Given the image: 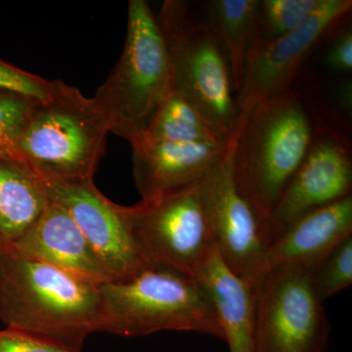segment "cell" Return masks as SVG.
Returning a JSON list of instances; mask_svg holds the SVG:
<instances>
[{
    "label": "cell",
    "mask_w": 352,
    "mask_h": 352,
    "mask_svg": "<svg viewBox=\"0 0 352 352\" xmlns=\"http://www.w3.org/2000/svg\"><path fill=\"white\" fill-rule=\"evenodd\" d=\"M0 319L6 328L82 351L88 336L101 332L100 284L50 264L3 254Z\"/></svg>",
    "instance_id": "6da1fadb"
},
{
    "label": "cell",
    "mask_w": 352,
    "mask_h": 352,
    "mask_svg": "<svg viewBox=\"0 0 352 352\" xmlns=\"http://www.w3.org/2000/svg\"><path fill=\"white\" fill-rule=\"evenodd\" d=\"M315 295L324 302L352 284V236L342 241L311 270Z\"/></svg>",
    "instance_id": "7402d4cb"
},
{
    "label": "cell",
    "mask_w": 352,
    "mask_h": 352,
    "mask_svg": "<svg viewBox=\"0 0 352 352\" xmlns=\"http://www.w3.org/2000/svg\"><path fill=\"white\" fill-rule=\"evenodd\" d=\"M7 254L50 264L96 284L113 281L71 215L53 201Z\"/></svg>",
    "instance_id": "5bb4252c"
},
{
    "label": "cell",
    "mask_w": 352,
    "mask_h": 352,
    "mask_svg": "<svg viewBox=\"0 0 352 352\" xmlns=\"http://www.w3.org/2000/svg\"><path fill=\"white\" fill-rule=\"evenodd\" d=\"M175 89L156 15L145 0H131L124 50L92 98L110 120L111 133L132 144Z\"/></svg>",
    "instance_id": "277c9868"
},
{
    "label": "cell",
    "mask_w": 352,
    "mask_h": 352,
    "mask_svg": "<svg viewBox=\"0 0 352 352\" xmlns=\"http://www.w3.org/2000/svg\"><path fill=\"white\" fill-rule=\"evenodd\" d=\"M351 0H323L295 31L250 50L237 94L240 113L258 102L291 90L310 52L349 16Z\"/></svg>",
    "instance_id": "8fae6325"
},
{
    "label": "cell",
    "mask_w": 352,
    "mask_h": 352,
    "mask_svg": "<svg viewBox=\"0 0 352 352\" xmlns=\"http://www.w3.org/2000/svg\"><path fill=\"white\" fill-rule=\"evenodd\" d=\"M156 18L176 89L230 138L239 126V107L228 62L203 11L189 1L166 0Z\"/></svg>",
    "instance_id": "8992f818"
},
{
    "label": "cell",
    "mask_w": 352,
    "mask_h": 352,
    "mask_svg": "<svg viewBox=\"0 0 352 352\" xmlns=\"http://www.w3.org/2000/svg\"><path fill=\"white\" fill-rule=\"evenodd\" d=\"M337 101L339 106L344 112L351 115L352 108V88L351 80H346L338 88Z\"/></svg>",
    "instance_id": "484cf974"
},
{
    "label": "cell",
    "mask_w": 352,
    "mask_h": 352,
    "mask_svg": "<svg viewBox=\"0 0 352 352\" xmlns=\"http://www.w3.org/2000/svg\"><path fill=\"white\" fill-rule=\"evenodd\" d=\"M326 66L335 73L351 75L352 69L351 29L344 30L333 38L325 58Z\"/></svg>",
    "instance_id": "d4e9b609"
},
{
    "label": "cell",
    "mask_w": 352,
    "mask_h": 352,
    "mask_svg": "<svg viewBox=\"0 0 352 352\" xmlns=\"http://www.w3.org/2000/svg\"><path fill=\"white\" fill-rule=\"evenodd\" d=\"M322 2L323 0H259L256 32L251 48L295 31Z\"/></svg>",
    "instance_id": "ffe728a7"
},
{
    "label": "cell",
    "mask_w": 352,
    "mask_h": 352,
    "mask_svg": "<svg viewBox=\"0 0 352 352\" xmlns=\"http://www.w3.org/2000/svg\"><path fill=\"white\" fill-rule=\"evenodd\" d=\"M310 113L293 90L264 99L240 113L233 166L240 193L263 229L314 138Z\"/></svg>",
    "instance_id": "7a4b0ae2"
},
{
    "label": "cell",
    "mask_w": 352,
    "mask_h": 352,
    "mask_svg": "<svg viewBox=\"0 0 352 352\" xmlns=\"http://www.w3.org/2000/svg\"><path fill=\"white\" fill-rule=\"evenodd\" d=\"M101 332L142 337L162 331L224 340L212 302L192 277L161 267L100 285Z\"/></svg>",
    "instance_id": "5b68a950"
},
{
    "label": "cell",
    "mask_w": 352,
    "mask_h": 352,
    "mask_svg": "<svg viewBox=\"0 0 352 352\" xmlns=\"http://www.w3.org/2000/svg\"><path fill=\"white\" fill-rule=\"evenodd\" d=\"M230 138L222 135L195 104L175 88L140 139L189 144H222Z\"/></svg>",
    "instance_id": "d6986e66"
},
{
    "label": "cell",
    "mask_w": 352,
    "mask_h": 352,
    "mask_svg": "<svg viewBox=\"0 0 352 352\" xmlns=\"http://www.w3.org/2000/svg\"><path fill=\"white\" fill-rule=\"evenodd\" d=\"M230 139L222 144L145 139L132 143V168L141 201L154 200L199 182L223 156Z\"/></svg>",
    "instance_id": "4fadbf2b"
},
{
    "label": "cell",
    "mask_w": 352,
    "mask_h": 352,
    "mask_svg": "<svg viewBox=\"0 0 352 352\" xmlns=\"http://www.w3.org/2000/svg\"><path fill=\"white\" fill-rule=\"evenodd\" d=\"M236 134L237 131L231 136L223 156L201 178V194L220 256L235 274L256 291L270 273L267 245L263 223L236 184Z\"/></svg>",
    "instance_id": "9c48e42d"
},
{
    "label": "cell",
    "mask_w": 352,
    "mask_h": 352,
    "mask_svg": "<svg viewBox=\"0 0 352 352\" xmlns=\"http://www.w3.org/2000/svg\"><path fill=\"white\" fill-rule=\"evenodd\" d=\"M50 201L38 171L16 155H0V256L31 230Z\"/></svg>",
    "instance_id": "e0dca14e"
},
{
    "label": "cell",
    "mask_w": 352,
    "mask_h": 352,
    "mask_svg": "<svg viewBox=\"0 0 352 352\" xmlns=\"http://www.w3.org/2000/svg\"><path fill=\"white\" fill-rule=\"evenodd\" d=\"M352 236V195L294 220L267 248L268 268L298 266L314 270Z\"/></svg>",
    "instance_id": "9a60e30c"
},
{
    "label": "cell",
    "mask_w": 352,
    "mask_h": 352,
    "mask_svg": "<svg viewBox=\"0 0 352 352\" xmlns=\"http://www.w3.org/2000/svg\"><path fill=\"white\" fill-rule=\"evenodd\" d=\"M41 101L0 88V155H16L20 139Z\"/></svg>",
    "instance_id": "44dd1931"
},
{
    "label": "cell",
    "mask_w": 352,
    "mask_h": 352,
    "mask_svg": "<svg viewBox=\"0 0 352 352\" xmlns=\"http://www.w3.org/2000/svg\"><path fill=\"white\" fill-rule=\"evenodd\" d=\"M110 120L94 98L53 80L18 144L16 156L45 179L92 182L106 151Z\"/></svg>",
    "instance_id": "3957f363"
},
{
    "label": "cell",
    "mask_w": 352,
    "mask_h": 352,
    "mask_svg": "<svg viewBox=\"0 0 352 352\" xmlns=\"http://www.w3.org/2000/svg\"><path fill=\"white\" fill-rule=\"evenodd\" d=\"M351 147L335 132H315L300 168L263 226L266 245L294 220L351 195Z\"/></svg>",
    "instance_id": "7c38bea8"
},
{
    "label": "cell",
    "mask_w": 352,
    "mask_h": 352,
    "mask_svg": "<svg viewBox=\"0 0 352 352\" xmlns=\"http://www.w3.org/2000/svg\"><path fill=\"white\" fill-rule=\"evenodd\" d=\"M254 352H326L331 324L315 295L311 270H271L256 291Z\"/></svg>",
    "instance_id": "ba28073f"
},
{
    "label": "cell",
    "mask_w": 352,
    "mask_h": 352,
    "mask_svg": "<svg viewBox=\"0 0 352 352\" xmlns=\"http://www.w3.org/2000/svg\"><path fill=\"white\" fill-rule=\"evenodd\" d=\"M43 179L51 201L71 215L113 281L129 279L154 267L134 236L126 207L109 200L94 180Z\"/></svg>",
    "instance_id": "30bf717a"
},
{
    "label": "cell",
    "mask_w": 352,
    "mask_h": 352,
    "mask_svg": "<svg viewBox=\"0 0 352 352\" xmlns=\"http://www.w3.org/2000/svg\"><path fill=\"white\" fill-rule=\"evenodd\" d=\"M0 88L15 90L38 100L50 96L52 82L18 68L0 58Z\"/></svg>",
    "instance_id": "603a6c76"
},
{
    "label": "cell",
    "mask_w": 352,
    "mask_h": 352,
    "mask_svg": "<svg viewBox=\"0 0 352 352\" xmlns=\"http://www.w3.org/2000/svg\"><path fill=\"white\" fill-rule=\"evenodd\" d=\"M0 352H82L58 346L30 333L6 328L0 330Z\"/></svg>",
    "instance_id": "cb8c5ba5"
},
{
    "label": "cell",
    "mask_w": 352,
    "mask_h": 352,
    "mask_svg": "<svg viewBox=\"0 0 352 352\" xmlns=\"http://www.w3.org/2000/svg\"><path fill=\"white\" fill-rule=\"evenodd\" d=\"M134 236L155 267L193 278L217 250L201 194V179L126 207Z\"/></svg>",
    "instance_id": "52a82bcc"
},
{
    "label": "cell",
    "mask_w": 352,
    "mask_h": 352,
    "mask_svg": "<svg viewBox=\"0 0 352 352\" xmlns=\"http://www.w3.org/2000/svg\"><path fill=\"white\" fill-rule=\"evenodd\" d=\"M259 0H212L201 11L230 69L236 98L256 28Z\"/></svg>",
    "instance_id": "ac0fdd59"
},
{
    "label": "cell",
    "mask_w": 352,
    "mask_h": 352,
    "mask_svg": "<svg viewBox=\"0 0 352 352\" xmlns=\"http://www.w3.org/2000/svg\"><path fill=\"white\" fill-rule=\"evenodd\" d=\"M193 279L212 302L229 352H254L256 289L227 266L217 250Z\"/></svg>",
    "instance_id": "2e32d148"
}]
</instances>
